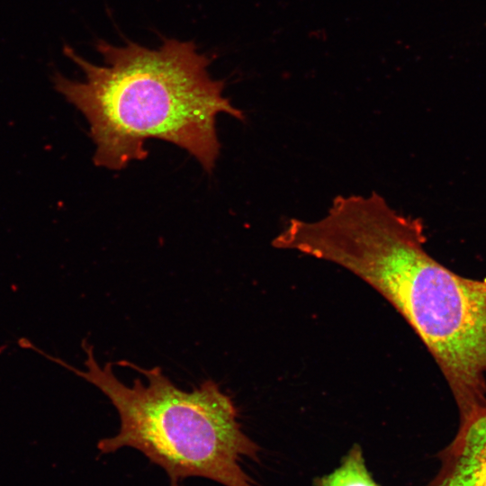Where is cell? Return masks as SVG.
<instances>
[{
    "mask_svg": "<svg viewBox=\"0 0 486 486\" xmlns=\"http://www.w3.org/2000/svg\"><path fill=\"white\" fill-rule=\"evenodd\" d=\"M95 47L103 66L64 48L85 80L59 73L53 78L57 90L89 123L95 165L122 169L146 158L147 140L158 139L184 148L212 172L220 152L217 115L238 120L244 115L223 96L224 81L211 76L210 58L194 42L176 39H164L158 49L104 40Z\"/></svg>",
    "mask_w": 486,
    "mask_h": 486,
    "instance_id": "7a4b0ae2",
    "label": "cell"
},
{
    "mask_svg": "<svg viewBox=\"0 0 486 486\" xmlns=\"http://www.w3.org/2000/svg\"><path fill=\"white\" fill-rule=\"evenodd\" d=\"M425 241L420 219L373 192L337 196L316 221L291 219L273 243L337 264L380 292L428 347L465 415L486 406V278L449 270Z\"/></svg>",
    "mask_w": 486,
    "mask_h": 486,
    "instance_id": "6da1fadb",
    "label": "cell"
},
{
    "mask_svg": "<svg viewBox=\"0 0 486 486\" xmlns=\"http://www.w3.org/2000/svg\"><path fill=\"white\" fill-rule=\"evenodd\" d=\"M316 486H379L372 477L362 447L356 444L328 474L318 478Z\"/></svg>",
    "mask_w": 486,
    "mask_h": 486,
    "instance_id": "5b68a950",
    "label": "cell"
},
{
    "mask_svg": "<svg viewBox=\"0 0 486 486\" xmlns=\"http://www.w3.org/2000/svg\"><path fill=\"white\" fill-rule=\"evenodd\" d=\"M86 371L59 358L49 359L96 386L115 407L120 429L97 445L104 454L131 447L161 467L170 486L189 477L206 478L224 486H256L242 469L244 458L258 460L260 447L241 429L231 398L213 380L191 392L176 387L159 366L143 369L127 361L117 364L141 373L127 386L114 374L111 363L101 366L93 346L82 343Z\"/></svg>",
    "mask_w": 486,
    "mask_h": 486,
    "instance_id": "3957f363",
    "label": "cell"
},
{
    "mask_svg": "<svg viewBox=\"0 0 486 486\" xmlns=\"http://www.w3.org/2000/svg\"><path fill=\"white\" fill-rule=\"evenodd\" d=\"M428 486H486V407L459 419Z\"/></svg>",
    "mask_w": 486,
    "mask_h": 486,
    "instance_id": "277c9868",
    "label": "cell"
}]
</instances>
